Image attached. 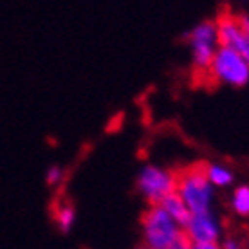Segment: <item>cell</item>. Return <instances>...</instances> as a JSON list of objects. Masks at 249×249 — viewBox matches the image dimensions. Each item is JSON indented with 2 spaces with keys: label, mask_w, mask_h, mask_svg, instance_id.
<instances>
[{
  "label": "cell",
  "mask_w": 249,
  "mask_h": 249,
  "mask_svg": "<svg viewBox=\"0 0 249 249\" xmlns=\"http://www.w3.org/2000/svg\"><path fill=\"white\" fill-rule=\"evenodd\" d=\"M220 249H240V244H238L235 238H228V240L222 244V248Z\"/></svg>",
  "instance_id": "obj_14"
},
{
  "label": "cell",
  "mask_w": 249,
  "mask_h": 249,
  "mask_svg": "<svg viewBox=\"0 0 249 249\" xmlns=\"http://www.w3.org/2000/svg\"><path fill=\"white\" fill-rule=\"evenodd\" d=\"M137 188L150 204L157 206L166 195L175 192V175L168 170L146 166L137 177Z\"/></svg>",
  "instance_id": "obj_4"
},
{
  "label": "cell",
  "mask_w": 249,
  "mask_h": 249,
  "mask_svg": "<svg viewBox=\"0 0 249 249\" xmlns=\"http://www.w3.org/2000/svg\"><path fill=\"white\" fill-rule=\"evenodd\" d=\"M137 249H148V248H146V246H141V248H137Z\"/></svg>",
  "instance_id": "obj_17"
},
{
  "label": "cell",
  "mask_w": 249,
  "mask_h": 249,
  "mask_svg": "<svg viewBox=\"0 0 249 249\" xmlns=\"http://www.w3.org/2000/svg\"><path fill=\"white\" fill-rule=\"evenodd\" d=\"M238 20H240V25H242L244 33L249 36V17H246V15H238Z\"/></svg>",
  "instance_id": "obj_15"
},
{
  "label": "cell",
  "mask_w": 249,
  "mask_h": 249,
  "mask_svg": "<svg viewBox=\"0 0 249 249\" xmlns=\"http://www.w3.org/2000/svg\"><path fill=\"white\" fill-rule=\"evenodd\" d=\"M168 249H193V242L186 235V231L181 230L179 231V235L175 237V240L172 242V246H170Z\"/></svg>",
  "instance_id": "obj_12"
},
{
  "label": "cell",
  "mask_w": 249,
  "mask_h": 249,
  "mask_svg": "<svg viewBox=\"0 0 249 249\" xmlns=\"http://www.w3.org/2000/svg\"><path fill=\"white\" fill-rule=\"evenodd\" d=\"M206 175H208V181L212 186H228L233 182V174L226 166H220V164H208Z\"/></svg>",
  "instance_id": "obj_9"
},
{
  "label": "cell",
  "mask_w": 249,
  "mask_h": 249,
  "mask_svg": "<svg viewBox=\"0 0 249 249\" xmlns=\"http://www.w3.org/2000/svg\"><path fill=\"white\" fill-rule=\"evenodd\" d=\"M157 206H161L164 212L168 213L172 220H174L175 224L179 226L181 230L186 228V224L190 222V217H192V213L188 210V206L184 204V200L179 197V193L177 192H172L170 195H166L164 199L159 202Z\"/></svg>",
  "instance_id": "obj_8"
},
{
  "label": "cell",
  "mask_w": 249,
  "mask_h": 249,
  "mask_svg": "<svg viewBox=\"0 0 249 249\" xmlns=\"http://www.w3.org/2000/svg\"><path fill=\"white\" fill-rule=\"evenodd\" d=\"M63 179V172L58 166H53V168H49V172H47V182L49 184H56V182H60Z\"/></svg>",
  "instance_id": "obj_13"
},
{
  "label": "cell",
  "mask_w": 249,
  "mask_h": 249,
  "mask_svg": "<svg viewBox=\"0 0 249 249\" xmlns=\"http://www.w3.org/2000/svg\"><path fill=\"white\" fill-rule=\"evenodd\" d=\"M193 249H220L217 242H212V244H193Z\"/></svg>",
  "instance_id": "obj_16"
},
{
  "label": "cell",
  "mask_w": 249,
  "mask_h": 249,
  "mask_svg": "<svg viewBox=\"0 0 249 249\" xmlns=\"http://www.w3.org/2000/svg\"><path fill=\"white\" fill-rule=\"evenodd\" d=\"M217 44L218 47L237 51L249 65V36L244 33L240 20L233 13H220L217 22Z\"/></svg>",
  "instance_id": "obj_6"
},
{
  "label": "cell",
  "mask_w": 249,
  "mask_h": 249,
  "mask_svg": "<svg viewBox=\"0 0 249 249\" xmlns=\"http://www.w3.org/2000/svg\"><path fill=\"white\" fill-rule=\"evenodd\" d=\"M210 74L220 83L231 87H244L249 81V65L237 51L218 47L210 67Z\"/></svg>",
  "instance_id": "obj_3"
},
{
  "label": "cell",
  "mask_w": 249,
  "mask_h": 249,
  "mask_svg": "<svg viewBox=\"0 0 249 249\" xmlns=\"http://www.w3.org/2000/svg\"><path fill=\"white\" fill-rule=\"evenodd\" d=\"M141 226L148 249H168L181 231L161 206H150L141 217Z\"/></svg>",
  "instance_id": "obj_2"
},
{
  "label": "cell",
  "mask_w": 249,
  "mask_h": 249,
  "mask_svg": "<svg viewBox=\"0 0 249 249\" xmlns=\"http://www.w3.org/2000/svg\"><path fill=\"white\" fill-rule=\"evenodd\" d=\"M233 210L242 215L249 217V186H238L233 193Z\"/></svg>",
  "instance_id": "obj_11"
},
{
  "label": "cell",
  "mask_w": 249,
  "mask_h": 249,
  "mask_svg": "<svg viewBox=\"0 0 249 249\" xmlns=\"http://www.w3.org/2000/svg\"><path fill=\"white\" fill-rule=\"evenodd\" d=\"M184 231L193 244H212L218 238V224L212 212L192 215Z\"/></svg>",
  "instance_id": "obj_7"
},
{
  "label": "cell",
  "mask_w": 249,
  "mask_h": 249,
  "mask_svg": "<svg viewBox=\"0 0 249 249\" xmlns=\"http://www.w3.org/2000/svg\"><path fill=\"white\" fill-rule=\"evenodd\" d=\"M190 42L193 49V63L199 71L210 72L212 62L215 58V45H217V25L215 22L208 20L202 22L197 27H193L190 33Z\"/></svg>",
  "instance_id": "obj_5"
},
{
  "label": "cell",
  "mask_w": 249,
  "mask_h": 249,
  "mask_svg": "<svg viewBox=\"0 0 249 249\" xmlns=\"http://www.w3.org/2000/svg\"><path fill=\"white\" fill-rule=\"evenodd\" d=\"M204 162H195L192 166L174 172L175 175V192L184 200L192 215L210 212L213 190L206 175Z\"/></svg>",
  "instance_id": "obj_1"
},
{
  "label": "cell",
  "mask_w": 249,
  "mask_h": 249,
  "mask_svg": "<svg viewBox=\"0 0 249 249\" xmlns=\"http://www.w3.org/2000/svg\"><path fill=\"white\" fill-rule=\"evenodd\" d=\"M54 218H56L60 230L69 231L71 230V226L74 224V218H76L74 208L69 204V202L63 200V202H60V204L54 208Z\"/></svg>",
  "instance_id": "obj_10"
}]
</instances>
